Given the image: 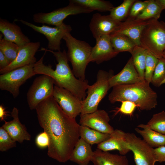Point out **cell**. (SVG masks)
Listing matches in <instances>:
<instances>
[{"label": "cell", "mask_w": 165, "mask_h": 165, "mask_svg": "<svg viewBox=\"0 0 165 165\" xmlns=\"http://www.w3.org/2000/svg\"><path fill=\"white\" fill-rule=\"evenodd\" d=\"M35 110L39 124L50 138L47 155L59 162H67L80 138V125L63 111L53 96L40 103Z\"/></svg>", "instance_id": "obj_1"}, {"label": "cell", "mask_w": 165, "mask_h": 165, "mask_svg": "<svg viewBox=\"0 0 165 165\" xmlns=\"http://www.w3.org/2000/svg\"><path fill=\"white\" fill-rule=\"evenodd\" d=\"M41 50L45 52L35 64L36 75L50 77L55 85L68 90L81 101L84 100L89 85L88 81L79 79L74 75L68 64L66 51H54L44 48Z\"/></svg>", "instance_id": "obj_2"}, {"label": "cell", "mask_w": 165, "mask_h": 165, "mask_svg": "<svg viewBox=\"0 0 165 165\" xmlns=\"http://www.w3.org/2000/svg\"><path fill=\"white\" fill-rule=\"evenodd\" d=\"M108 99L112 104L125 101L133 102L141 110H151L157 105V94L145 80L139 83L113 87Z\"/></svg>", "instance_id": "obj_3"}, {"label": "cell", "mask_w": 165, "mask_h": 165, "mask_svg": "<svg viewBox=\"0 0 165 165\" xmlns=\"http://www.w3.org/2000/svg\"><path fill=\"white\" fill-rule=\"evenodd\" d=\"M63 39L68 48L67 57L71 64L73 73L77 78L85 80L86 69L92 47L87 42L73 37L70 32L67 33Z\"/></svg>", "instance_id": "obj_4"}, {"label": "cell", "mask_w": 165, "mask_h": 165, "mask_svg": "<svg viewBox=\"0 0 165 165\" xmlns=\"http://www.w3.org/2000/svg\"><path fill=\"white\" fill-rule=\"evenodd\" d=\"M140 46L158 59L163 57L165 50V22L151 19L143 30Z\"/></svg>", "instance_id": "obj_5"}, {"label": "cell", "mask_w": 165, "mask_h": 165, "mask_svg": "<svg viewBox=\"0 0 165 165\" xmlns=\"http://www.w3.org/2000/svg\"><path fill=\"white\" fill-rule=\"evenodd\" d=\"M113 72L100 70L97 72L96 80L87 89L86 96L81 101L82 109L80 115L90 113L97 110L98 105L110 89L109 79Z\"/></svg>", "instance_id": "obj_6"}, {"label": "cell", "mask_w": 165, "mask_h": 165, "mask_svg": "<svg viewBox=\"0 0 165 165\" xmlns=\"http://www.w3.org/2000/svg\"><path fill=\"white\" fill-rule=\"evenodd\" d=\"M35 64L18 68L1 74V90L9 92L14 98L17 97L19 94L20 86L28 79L36 75L34 70Z\"/></svg>", "instance_id": "obj_7"}, {"label": "cell", "mask_w": 165, "mask_h": 165, "mask_svg": "<svg viewBox=\"0 0 165 165\" xmlns=\"http://www.w3.org/2000/svg\"><path fill=\"white\" fill-rule=\"evenodd\" d=\"M69 2L68 6L49 13H35L33 15L34 21L37 23L57 26L62 24L64 20L70 15L89 13L94 11L85 7Z\"/></svg>", "instance_id": "obj_8"}, {"label": "cell", "mask_w": 165, "mask_h": 165, "mask_svg": "<svg viewBox=\"0 0 165 165\" xmlns=\"http://www.w3.org/2000/svg\"><path fill=\"white\" fill-rule=\"evenodd\" d=\"M54 84V79L45 75H41L34 79L27 94L30 109H35L40 103L53 96Z\"/></svg>", "instance_id": "obj_9"}, {"label": "cell", "mask_w": 165, "mask_h": 165, "mask_svg": "<svg viewBox=\"0 0 165 165\" xmlns=\"http://www.w3.org/2000/svg\"><path fill=\"white\" fill-rule=\"evenodd\" d=\"M126 141L133 153L136 165H155L157 160L154 148L133 133H126Z\"/></svg>", "instance_id": "obj_10"}, {"label": "cell", "mask_w": 165, "mask_h": 165, "mask_svg": "<svg viewBox=\"0 0 165 165\" xmlns=\"http://www.w3.org/2000/svg\"><path fill=\"white\" fill-rule=\"evenodd\" d=\"M17 20L35 31L44 35L48 41V50L53 51L61 50L62 39L67 33L70 32L72 30L70 25L64 23L60 25L52 27L45 25L38 26L23 20Z\"/></svg>", "instance_id": "obj_11"}, {"label": "cell", "mask_w": 165, "mask_h": 165, "mask_svg": "<svg viewBox=\"0 0 165 165\" xmlns=\"http://www.w3.org/2000/svg\"><path fill=\"white\" fill-rule=\"evenodd\" d=\"M52 96L61 109L70 117L75 119L81 114L82 101L68 90L55 85Z\"/></svg>", "instance_id": "obj_12"}, {"label": "cell", "mask_w": 165, "mask_h": 165, "mask_svg": "<svg viewBox=\"0 0 165 165\" xmlns=\"http://www.w3.org/2000/svg\"><path fill=\"white\" fill-rule=\"evenodd\" d=\"M80 125L109 134H112L114 130L109 123V116L104 110L97 109L91 113L80 115Z\"/></svg>", "instance_id": "obj_13"}, {"label": "cell", "mask_w": 165, "mask_h": 165, "mask_svg": "<svg viewBox=\"0 0 165 165\" xmlns=\"http://www.w3.org/2000/svg\"><path fill=\"white\" fill-rule=\"evenodd\" d=\"M148 20L128 17L121 22L116 29L109 35L112 37L117 35H125L137 46H140V38L142 32L147 24Z\"/></svg>", "instance_id": "obj_14"}, {"label": "cell", "mask_w": 165, "mask_h": 165, "mask_svg": "<svg viewBox=\"0 0 165 165\" xmlns=\"http://www.w3.org/2000/svg\"><path fill=\"white\" fill-rule=\"evenodd\" d=\"M40 46V43L37 42H31L20 47L15 59L7 67L0 70V74H2L18 68L35 64L37 62L35 55Z\"/></svg>", "instance_id": "obj_15"}, {"label": "cell", "mask_w": 165, "mask_h": 165, "mask_svg": "<svg viewBox=\"0 0 165 165\" xmlns=\"http://www.w3.org/2000/svg\"><path fill=\"white\" fill-rule=\"evenodd\" d=\"M96 40L95 46L92 47L89 62L97 64L109 61L119 53L114 49L108 35H103Z\"/></svg>", "instance_id": "obj_16"}, {"label": "cell", "mask_w": 165, "mask_h": 165, "mask_svg": "<svg viewBox=\"0 0 165 165\" xmlns=\"http://www.w3.org/2000/svg\"><path fill=\"white\" fill-rule=\"evenodd\" d=\"M121 22L114 19L110 15L94 14L89 27L93 36L96 39L105 35H109L116 29Z\"/></svg>", "instance_id": "obj_17"}, {"label": "cell", "mask_w": 165, "mask_h": 165, "mask_svg": "<svg viewBox=\"0 0 165 165\" xmlns=\"http://www.w3.org/2000/svg\"><path fill=\"white\" fill-rule=\"evenodd\" d=\"M11 114L12 120L7 122L5 121L2 126V127L16 142L21 143L24 141L31 140V135L27 131L25 125L20 121L17 108L13 107Z\"/></svg>", "instance_id": "obj_18"}, {"label": "cell", "mask_w": 165, "mask_h": 165, "mask_svg": "<svg viewBox=\"0 0 165 165\" xmlns=\"http://www.w3.org/2000/svg\"><path fill=\"white\" fill-rule=\"evenodd\" d=\"M144 80L140 77L131 57L120 72L111 77L109 82L111 88L118 85L133 84Z\"/></svg>", "instance_id": "obj_19"}, {"label": "cell", "mask_w": 165, "mask_h": 165, "mask_svg": "<svg viewBox=\"0 0 165 165\" xmlns=\"http://www.w3.org/2000/svg\"><path fill=\"white\" fill-rule=\"evenodd\" d=\"M0 31L3 38L14 43L20 47L31 42L30 40L22 32L21 28L14 22L0 18Z\"/></svg>", "instance_id": "obj_20"}, {"label": "cell", "mask_w": 165, "mask_h": 165, "mask_svg": "<svg viewBox=\"0 0 165 165\" xmlns=\"http://www.w3.org/2000/svg\"><path fill=\"white\" fill-rule=\"evenodd\" d=\"M126 134L121 130H114L108 139L97 145V148L105 152L117 150L120 155H125L130 151L126 144Z\"/></svg>", "instance_id": "obj_21"}, {"label": "cell", "mask_w": 165, "mask_h": 165, "mask_svg": "<svg viewBox=\"0 0 165 165\" xmlns=\"http://www.w3.org/2000/svg\"><path fill=\"white\" fill-rule=\"evenodd\" d=\"M94 154L90 145L80 138L71 155L69 160L78 165H88Z\"/></svg>", "instance_id": "obj_22"}, {"label": "cell", "mask_w": 165, "mask_h": 165, "mask_svg": "<svg viewBox=\"0 0 165 165\" xmlns=\"http://www.w3.org/2000/svg\"><path fill=\"white\" fill-rule=\"evenodd\" d=\"M94 165H129L125 155L113 154L97 149L92 160Z\"/></svg>", "instance_id": "obj_23"}, {"label": "cell", "mask_w": 165, "mask_h": 165, "mask_svg": "<svg viewBox=\"0 0 165 165\" xmlns=\"http://www.w3.org/2000/svg\"><path fill=\"white\" fill-rule=\"evenodd\" d=\"M138 127L142 129L136 127L135 128V130L151 147L157 148L165 146V135L152 130L147 124H141Z\"/></svg>", "instance_id": "obj_24"}, {"label": "cell", "mask_w": 165, "mask_h": 165, "mask_svg": "<svg viewBox=\"0 0 165 165\" xmlns=\"http://www.w3.org/2000/svg\"><path fill=\"white\" fill-rule=\"evenodd\" d=\"M79 134L80 138L90 145H98L108 139L110 136V134L102 133L80 125Z\"/></svg>", "instance_id": "obj_25"}, {"label": "cell", "mask_w": 165, "mask_h": 165, "mask_svg": "<svg viewBox=\"0 0 165 165\" xmlns=\"http://www.w3.org/2000/svg\"><path fill=\"white\" fill-rule=\"evenodd\" d=\"M147 52L141 46H136L130 53L134 67L140 78L143 79Z\"/></svg>", "instance_id": "obj_26"}, {"label": "cell", "mask_w": 165, "mask_h": 165, "mask_svg": "<svg viewBox=\"0 0 165 165\" xmlns=\"http://www.w3.org/2000/svg\"><path fill=\"white\" fill-rule=\"evenodd\" d=\"M75 4L99 12H110L114 7L110 2L103 0H70Z\"/></svg>", "instance_id": "obj_27"}, {"label": "cell", "mask_w": 165, "mask_h": 165, "mask_svg": "<svg viewBox=\"0 0 165 165\" xmlns=\"http://www.w3.org/2000/svg\"><path fill=\"white\" fill-rule=\"evenodd\" d=\"M111 40L114 49L119 53L123 52H128L131 53L137 46L129 38L122 35L111 37Z\"/></svg>", "instance_id": "obj_28"}, {"label": "cell", "mask_w": 165, "mask_h": 165, "mask_svg": "<svg viewBox=\"0 0 165 165\" xmlns=\"http://www.w3.org/2000/svg\"><path fill=\"white\" fill-rule=\"evenodd\" d=\"M163 10L156 0H149L145 8L136 18L144 20L151 19L158 20Z\"/></svg>", "instance_id": "obj_29"}, {"label": "cell", "mask_w": 165, "mask_h": 165, "mask_svg": "<svg viewBox=\"0 0 165 165\" xmlns=\"http://www.w3.org/2000/svg\"><path fill=\"white\" fill-rule=\"evenodd\" d=\"M135 0H124L119 6L114 7L109 14L114 19L119 22L124 21L129 15L130 9Z\"/></svg>", "instance_id": "obj_30"}, {"label": "cell", "mask_w": 165, "mask_h": 165, "mask_svg": "<svg viewBox=\"0 0 165 165\" xmlns=\"http://www.w3.org/2000/svg\"><path fill=\"white\" fill-rule=\"evenodd\" d=\"M0 34V51L7 58L10 64L16 58L20 47L16 44L2 38Z\"/></svg>", "instance_id": "obj_31"}, {"label": "cell", "mask_w": 165, "mask_h": 165, "mask_svg": "<svg viewBox=\"0 0 165 165\" xmlns=\"http://www.w3.org/2000/svg\"><path fill=\"white\" fill-rule=\"evenodd\" d=\"M147 125L152 130L165 135V112L153 114Z\"/></svg>", "instance_id": "obj_32"}, {"label": "cell", "mask_w": 165, "mask_h": 165, "mask_svg": "<svg viewBox=\"0 0 165 165\" xmlns=\"http://www.w3.org/2000/svg\"><path fill=\"white\" fill-rule=\"evenodd\" d=\"M151 83L157 87L165 83V59L163 57L159 59Z\"/></svg>", "instance_id": "obj_33"}, {"label": "cell", "mask_w": 165, "mask_h": 165, "mask_svg": "<svg viewBox=\"0 0 165 165\" xmlns=\"http://www.w3.org/2000/svg\"><path fill=\"white\" fill-rule=\"evenodd\" d=\"M158 61L159 59L147 51L144 79L149 84L151 83L153 75Z\"/></svg>", "instance_id": "obj_34"}, {"label": "cell", "mask_w": 165, "mask_h": 165, "mask_svg": "<svg viewBox=\"0 0 165 165\" xmlns=\"http://www.w3.org/2000/svg\"><path fill=\"white\" fill-rule=\"evenodd\" d=\"M16 141L2 126L0 127V151L5 152L16 146Z\"/></svg>", "instance_id": "obj_35"}, {"label": "cell", "mask_w": 165, "mask_h": 165, "mask_svg": "<svg viewBox=\"0 0 165 165\" xmlns=\"http://www.w3.org/2000/svg\"><path fill=\"white\" fill-rule=\"evenodd\" d=\"M148 1L149 0L144 1L136 0L131 7L129 17L136 18L145 8Z\"/></svg>", "instance_id": "obj_36"}, {"label": "cell", "mask_w": 165, "mask_h": 165, "mask_svg": "<svg viewBox=\"0 0 165 165\" xmlns=\"http://www.w3.org/2000/svg\"><path fill=\"white\" fill-rule=\"evenodd\" d=\"M121 103L120 107L117 110V112H120L125 115H132L136 108L138 107L135 103L130 101H125Z\"/></svg>", "instance_id": "obj_37"}, {"label": "cell", "mask_w": 165, "mask_h": 165, "mask_svg": "<svg viewBox=\"0 0 165 165\" xmlns=\"http://www.w3.org/2000/svg\"><path fill=\"white\" fill-rule=\"evenodd\" d=\"M35 143L39 148L43 149L48 147L50 144V138L47 134L43 131L36 136Z\"/></svg>", "instance_id": "obj_38"}, {"label": "cell", "mask_w": 165, "mask_h": 165, "mask_svg": "<svg viewBox=\"0 0 165 165\" xmlns=\"http://www.w3.org/2000/svg\"><path fill=\"white\" fill-rule=\"evenodd\" d=\"M157 162H165V146L154 148Z\"/></svg>", "instance_id": "obj_39"}, {"label": "cell", "mask_w": 165, "mask_h": 165, "mask_svg": "<svg viewBox=\"0 0 165 165\" xmlns=\"http://www.w3.org/2000/svg\"><path fill=\"white\" fill-rule=\"evenodd\" d=\"M10 64V63L7 58L0 51V70L4 68Z\"/></svg>", "instance_id": "obj_40"}, {"label": "cell", "mask_w": 165, "mask_h": 165, "mask_svg": "<svg viewBox=\"0 0 165 165\" xmlns=\"http://www.w3.org/2000/svg\"><path fill=\"white\" fill-rule=\"evenodd\" d=\"M7 115L5 109L2 105H0V119L1 121L4 120Z\"/></svg>", "instance_id": "obj_41"}, {"label": "cell", "mask_w": 165, "mask_h": 165, "mask_svg": "<svg viewBox=\"0 0 165 165\" xmlns=\"http://www.w3.org/2000/svg\"><path fill=\"white\" fill-rule=\"evenodd\" d=\"M156 1L163 10L165 9V0H156Z\"/></svg>", "instance_id": "obj_42"}, {"label": "cell", "mask_w": 165, "mask_h": 165, "mask_svg": "<svg viewBox=\"0 0 165 165\" xmlns=\"http://www.w3.org/2000/svg\"><path fill=\"white\" fill-rule=\"evenodd\" d=\"M163 57L165 59V50L163 52Z\"/></svg>", "instance_id": "obj_43"}]
</instances>
